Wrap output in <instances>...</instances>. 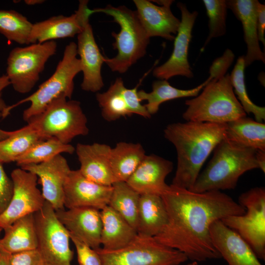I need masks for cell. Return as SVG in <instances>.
<instances>
[{"label": "cell", "mask_w": 265, "mask_h": 265, "mask_svg": "<svg viewBox=\"0 0 265 265\" xmlns=\"http://www.w3.org/2000/svg\"><path fill=\"white\" fill-rule=\"evenodd\" d=\"M161 196L167 222L154 238L191 262L221 258L212 243L210 227L215 221L243 214L245 209L221 191L195 192L170 185Z\"/></svg>", "instance_id": "6da1fadb"}, {"label": "cell", "mask_w": 265, "mask_h": 265, "mask_svg": "<svg viewBox=\"0 0 265 265\" xmlns=\"http://www.w3.org/2000/svg\"><path fill=\"white\" fill-rule=\"evenodd\" d=\"M226 124L186 121L168 125L164 137L175 147L177 165L171 185L191 190L211 153L225 137Z\"/></svg>", "instance_id": "7a4b0ae2"}, {"label": "cell", "mask_w": 265, "mask_h": 265, "mask_svg": "<svg viewBox=\"0 0 265 265\" xmlns=\"http://www.w3.org/2000/svg\"><path fill=\"white\" fill-rule=\"evenodd\" d=\"M256 151L224 138L214 148L212 158L199 174L191 191L204 192L235 188L241 175L259 169Z\"/></svg>", "instance_id": "3957f363"}, {"label": "cell", "mask_w": 265, "mask_h": 265, "mask_svg": "<svg viewBox=\"0 0 265 265\" xmlns=\"http://www.w3.org/2000/svg\"><path fill=\"white\" fill-rule=\"evenodd\" d=\"M185 104L187 108L182 116L186 121L224 124L246 116L234 93L229 74L212 80Z\"/></svg>", "instance_id": "277c9868"}, {"label": "cell", "mask_w": 265, "mask_h": 265, "mask_svg": "<svg viewBox=\"0 0 265 265\" xmlns=\"http://www.w3.org/2000/svg\"><path fill=\"white\" fill-rule=\"evenodd\" d=\"M93 13L102 12L113 18L114 22L120 27L118 33L112 32L115 39L112 46L117 51L112 58L104 57L106 63L113 72L123 74L144 56L150 38L143 28L135 11L125 6L114 7L110 5L105 8L92 9Z\"/></svg>", "instance_id": "5b68a950"}, {"label": "cell", "mask_w": 265, "mask_h": 265, "mask_svg": "<svg viewBox=\"0 0 265 265\" xmlns=\"http://www.w3.org/2000/svg\"><path fill=\"white\" fill-rule=\"evenodd\" d=\"M77 55V44L71 42L66 46L62 58L53 74L32 94L8 106L9 112L23 103L30 102L29 106L23 114V119L27 122L42 112L54 100L60 97L71 99L74 89V78L81 72L80 61Z\"/></svg>", "instance_id": "8992f818"}, {"label": "cell", "mask_w": 265, "mask_h": 265, "mask_svg": "<svg viewBox=\"0 0 265 265\" xmlns=\"http://www.w3.org/2000/svg\"><path fill=\"white\" fill-rule=\"evenodd\" d=\"M65 97L53 101L39 114L28 122L44 139L55 138L64 144L89 133L87 119L80 103Z\"/></svg>", "instance_id": "52a82bcc"}, {"label": "cell", "mask_w": 265, "mask_h": 265, "mask_svg": "<svg viewBox=\"0 0 265 265\" xmlns=\"http://www.w3.org/2000/svg\"><path fill=\"white\" fill-rule=\"evenodd\" d=\"M101 265H180L188 259L183 253L166 246L154 237L138 234L127 245L116 250H96Z\"/></svg>", "instance_id": "ba28073f"}, {"label": "cell", "mask_w": 265, "mask_h": 265, "mask_svg": "<svg viewBox=\"0 0 265 265\" xmlns=\"http://www.w3.org/2000/svg\"><path fill=\"white\" fill-rule=\"evenodd\" d=\"M57 47L56 42L53 40L16 47L10 52L5 75L15 91L26 94L32 89Z\"/></svg>", "instance_id": "9c48e42d"}, {"label": "cell", "mask_w": 265, "mask_h": 265, "mask_svg": "<svg viewBox=\"0 0 265 265\" xmlns=\"http://www.w3.org/2000/svg\"><path fill=\"white\" fill-rule=\"evenodd\" d=\"M245 210L221 221L250 245L259 259L265 260V188L255 187L243 192L238 202Z\"/></svg>", "instance_id": "30bf717a"}, {"label": "cell", "mask_w": 265, "mask_h": 265, "mask_svg": "<svg viewBox=\"0 0 265 265\" xmlns=\"http://www.w3.org/2000/svg\"><path fill=\"white\" fill-rule=\"evenodd\" d=\"M38 238L37 249L45 265H71L74 252L69 231L57 219L52 205L45 201L34 213Z\"/></svg>", "instance_id": "8fae6325"}, {"label": "cell", "mask_w": 265, "mask_h": 265, "mask_svg": "<svg viewBox=\"0 0 265 265\" xmlns=\"http://www.w3.org/2000/svg\"><path fill=\"white\" fill-rule=\"evenodd\" d=\"M13 192L9 204L0 214V228L10 226L18 219L40 211L45 202L37 188V176L21 168L11 174Z\"/></svg>", "instance_id": "7c38bea8"}, {"label": "cell", "mask_w": 265, "mask_h": 265, "mask_svg": "<svg viewBox=\"0 0 265 265\" xmlns=\"http://www.w3.org/2000/svg\"><path fill=\"white\" fill-rule=\"evenodd\" d=\"M181 13V20L176 36L174 40L173 52L169 59L163 64L155 68L153 76L159 79L167 80L176 76L187 78L193 77V74L188 60L189 43L192 37V28L198 16V12H190L186 5L177 3Z\"/></svg>", "instance_id": "4fadbf2b"}, {"label": "cell", "mask_w": 265, "mask_h": 265, "mask_svg": "<svg viewBox=\"0 0 265 265\" xmlns=\"http://www.w3.org/2000/svg\"><path fill=\"white\" fill-rule=\"evenodd\" d=\"M78 9L70 16L58 15L33 24L30 43H42L55 39L73 37L78 35L89 23L92 9L88 1H79Z\"/></svg>", "instance_id": "5bb4252c"}, {"label": "cell", "mask_w": 265, "mask_h": 265, "mask_svg": "<svg viewBox=\"0 0 265 265\" xmlns=\"http://www.w3.org/2000/svg\"><path fill=\"white\" fill-rule=\"evenodd\" d=\"M112 186H105L85 177L79 170H71L64 186V206L68 209L90 207L101 210L108 205Z\"/></svg>", "instance_id": "9a60e30c"}, {"label": "cell", "mask_w": 265, "mask_h": 265, "mask_svg": "<svg viewBox=\"0 0 265 265\" xmlns=\"http://www.w3.org/2000/svg\"><path fill=\"white\" fill-rule=\"evenodd\" d=\"M133 2L138 18L150 38L158 36L169 41L174 40L180 21L171 10L173 0H133Z\"/></svg>", "instance_id": "2e32d148"}, {"label": "cell", "mask_w": 265, "mask_h": 265, "mask_svg": "<svg viewBox=\"0 0 265 265\" xmlns=\"http://www.w3.org/2000/svg\"><path fill=\"white\" fill-rule=\"evenodd\" d=\"M39 177L42 194L55 211L64 210V186L71 170L66 159L59 154L47 161L21 167Z\"/></svg>", "instance_id": "e0dca14e"}, {"label": "cell", "mask_w": 265, "mask_h": 265, "mask_svg": "<svg viewBox=\"0 0 265 265\" xmlns=\"http://www.w3.org/2000/svg\"><path fill=\"white\" fill-rule=\"evenodd\" d=\"M173 169V163L154 154L146 155L127 183L140 195H161L169 187L166 177Z\"/></svg>", "instance_id": "ac0fdd59"}, {"label": "cell", "mask_w": 265, "mask_h": 265, "mask_svg": "<svg viewBox=\"0 0 265 265\" xmlns=\"http://www.w3.org/2000/svg\"><path fill=\"white\" fill-rule=\"evenodd\" d=\"M55 212L58 220L69 232L95 250L101 247L102 222L100 210L79 207Z\"/></svg>", "instance_id": "d6986e66"}, {"label": "cell", "mask_w": 265, "mask_h": 265, "mask_svg": "<svg viewBox=\"0 0 265 265\" xmlns=\"http://www.w3.org/2000/svg\"><path fill=\"white\" fill-rule=\"evenodd\" d=\"M212 243L228 265H263L247 242L220 220L210 227Z\"/></svg>", "instance_id": "ffe728a7"}, {"label": "cell", "mask_w": 265, "mask_h": 265, "mask_svg": "<svg viewBox=\"0 0 265 265\" xmlns=\"http://www.w3.org/2000/svg\"><path fill=\"white\" fill-rule=\"evenodd\" d=\"M77 39V53L83 76L81 88L86 91L97 92L104 86L101 69L105 56L96 42L89 22L78 35Z\"/></svg>", "instance_id": "44dd1931"}, {"label": "cell", "mask_w": 265, "mask_h": 265, "mask_svg": "<svg viewBox=\"0 0 265 265\" xmlns=\"http://www.w3.org/2000/svg\"><path fill=\"white\" fill-rule=\"evenodd\" d=\"M111 147L106 144L78 143L75 151L80 163V172L96 183L112 186L117 182L110 164Z\"/></svg>", "instance_id": "7402d4cb"}, {"label": "cell", "mask_w": 265, "mask_h": 265, "mask_svg": "<svg viewBox=\"0 0 265 265\" xmlns=\"http://www.w3.org/2000/svg\"><path fill=\"white\" fill-rule=\"evenodd\" d=\"M259 2L257 0H226L227 8L233 12L242 24L243 38L247 47V53L244 55L245 67L255 61L265 62V54L259 45L257 28Z\"/></svg>", "instance_id": "603a6c76"}, {"label": "cell", "mask_w": 265, "mask_h": 265, "mask_svg": "<svg viewBox=\"0 0 265 265\" xmlns=\"http://www.w3.org/2000/svg\"><path fill=\"white\" fill-rule=\"evenodd\" d=\"M102 222L101 248L105 250L121 248L138 235L135 229L109 206L100 210Z\"/></svg>", "instance_id": "cb8c5ba5"}, {"label": "cell", "mask_w": 265, "mask_h": 265, "mask_svg": "<svg viewBox=\"0 0 265 265\" xmlns=\"http://www.w3.org/2000/svg\"><path fill=\"white\" fill-rule=\"evenodd\" d=\"M0 249L13 254L36 249L38 238L34 213L20 218L3 229Z\"/></svg>", "instance_id": "d4e9b609"}, {"label": "cell", "mask_w": 265, "mask_h": 265, "mask_svg": "<svg viewBox=\"0 0 265 265\" xmlns=\"http://www.w3.org/2000/svg\"><path fill=\"white\" fill-rule=\"evenodd\" d=\"M167 222V213L161 196L141 194L139 198L137 232L138 235L155 237Z\"/></svg>", "instance_id": "484cf974"}, {"label": "cell", "mask_w": 265, "mask_h": 265, "mask_svg": "<svg viewBox=\"0 0 265 265\" xmlns=\"http://www.w3.org/2000/svg\"><path fill=\"white\" fill-rule=\"evenodd\" d=\"M224 138L238 145L265 151V124L246 117L226 124Z\"/></svg>", "instance_id": "4316f807"}, {"label": "cell", "mask_w": 265, "mask_h": 265, "mask_svg": "<svg viewBox=\"0 0 265 265\" xmlns=\"http://www.w3.org/2000/svg\"><path fill=\"white\" fill-rule=\"evenodd\" d=\"M212 80V78L209 76L202 83L189 89H179L171 86L166 80H159L153 82L152 91L147 92L141 90L137 91V95L141 102H147L144 106L152 115L158 111L160 105L164 102L178 98L197 96Z\"/></svg>", "instance_id": "83f0119b"}, {"label": "cell", "mask_w": 265, "mask_h": 265, "mask_svg": "<svg viewBox=\"0 0 265 265\" xmlns=\"http://www.w3.org/2000/svg\"><path fill=\"white\" fill-rule=\"evenodd\" d=\"M145 156L139 143L120 142L111 148L110 164L116 181L126 182Z\"/></svg>", "instance_id": "f1b7e54d"}, {"label": "cell", "mask_w": 265, "mask_h": 265, "mask_svg": "<svg viewBox=\"0 0 265 265\" xmlns=\"http://www.w3.org/2000/svg\"><path fill=\"white\" fill-rule=\"evenodd\" d=\"M112 187L108 205L137 231L140 195L126 182H115L112 184Z\"/></svg>", "instance_id": "f546056e"}, {"label": "cell", "mask_w": 265, "mask_h": 265, "mask_svg": "<svg viewBox=\"0 0 265 265\" xmlns=\"http://www.w3.org/2000/svg\"><path fill=\"white\" fill-rule=\"evenodd\" d=\"M45 140L28 124L16 131L7 138L0 141V162L16 161L33 146Z\"/></svg>", "instance_id": "4dcf8cb0"}, {"label": "cell", "mask_w": 265, "mask_h": 265, "mask_svg": "<svg viewBox=\"0 0 265 265\" xmlns=\"http://www.w3.org/2000/svg\"><path fill=\"white\" fill-rule=\"evenodd\" d=\"M125 87L122 79L118 78L106 92L96 94V100L105 120L113 121L132 115L123 96Z\"/></svg>", "instance_id": "1f68e13d"}, {"label": "cell", "mask_w": 265, "mask_h": 265, "mask_svg": "<svg viewBox=\"0 0 265 265\" xmlns=\"http://www.w3.org/2000/svg\"><path fill=\"white\" fill-rule=\"evenodd\" d=\"M33 24L14 10L0 9V33L8 40L28 45Z\"/></svg>", "instance_id": "d6a6232c"}, {"label": "cell", "mask_w": 265, "mask_h": 265, "mask_svg": "<svg viewBox=\"0 0 265 265\" xmlns=\"http://www.w3.org/2000/svg\"><path fill=\"white\" fill-rule=\"evenodd\" d=\"M75 151V148L71 144H64L55 138H50L33 146L15 162L20 167L38 164L49 160L61 153L72 154Z\"/></svg>", "instance_id": "836d02e7"}, {"label": "cell", "mask_w": 265, "mask_h": 265, "mask_svg": "<svg viewBox=\"0 0 265 265\" xmlns=\"http://www.w3.org/2000/svg\"><path fill=\"white\" fill-rule=\"evenodd\" d=\"M245 68L244 55L239 56L230 74L233 90L245 112L252 113L256 121L263 123L265 120V108L256 105L249 98L245 83Z\"/></svg>", "instance_id": "e575fe53"}, {"label": "cell", "mask_w": 265, "mask_h": 265, "mask_svg": "<svg viewBox=\"0 0 265 265\" xmlns=\"http://www.w3.org/2000/svg\"><path fill=\"white\" fill-rule=\"evenodd\" d=\"M209 18V34L201 50L214 38L226 33L227 6L225 0H203Z\"/></svg>", "instance_id": "d590c367"}, {"label": "cell", "mask_w": 265, "mask_h": 265, "mask_svg": "<svg viewBox=\"0 0 265 265\" xmlns=\"http://www.w3.org/2000/svg\"><path fill=\"white\" fill-rule=\"evenodd\" d=\"M70 239L75 245L80 265H101L100 257L95 250L69 232Z\"/></svg>", "instance_id": "8d00e7d4"}, {"label": "cell", "mask_w": 265, "mask_h": 265, "mask_svg": "<svg viewBox=\"0 0 265 265\" xmlns=\"http://www.w3.org/2000/svg\"><path fill=\"white\" fill-rule=\"evenodd\" d=\"M123 94L128 108L132 114H137L145 118H149L151 117L144 105L141 104L138 98L137 86L132 89H128L125 87L123 90Z\"/></svg>", "instance_id": "74e56055"}, {"label": "cell", "mask_w": 265, "mask_h": 265, "mask_svg": "<svg viewBox=\"0 0 265 265\" xmlns=\"http://www.w3.org/2000/svg\"><path fill=\"white\" fill-rule=\"evenodd\" d=\"M235 58L233 52L226 49L222 56L215 59L210 68V76L213 79L219 78L226 74Z\"/></svg>", "instance_id": "f35d334b"}, {"label": "cell", "mask_w": 265, "mask_h": 265, "mask_svg": "<svg viewBox=\"0 0 265 265\" xmlns=\"http://www.w3.org/2000/svg\"><path fill=\"white\" fill-rule=\"evenodd\" d=\"M13 184L0 162V214L7 208L12 196Z\"/></svg>", "instance_id": "ab89813d"}, {"label": "cell", "mask_w": 265, "mask_h": 265, "mask_svg": "<svg viewBox=\"0 0 265 265\" xmlns=\"http://www.w3.org/2000/svg\"><path fill=\"white\" fill-rule=\"evenodd\" d=\"M10 261V265H45L37 249L11 254Z\"/></svg>", "instance_id": "60d3db41"}, {"label": "cell", "mask_w": 265, "mask_h": 265, "mask_svg": "<svg viewBox=\"0 0 265 265\" xmlns=\"http://www.w3.org/2000/svg\"><path fill=\"white\" fill-rule=\"evenodd\" d=\"M257 28L259 42L265 46V5L259 2L258 7Z\"/></svg>", "instance_id": "b9f144b4"}, {"label": "cell", "mask_w": 265, "mask_h": 265, "mask_svg": "<svg viewBox=\"0 0 265 265\" xmlns=\"http://www.w3.org/2000/svg\"><path fill=\"white\" fill-rule=\"evenodd\" d=\"M10 85L9 80L5 75L0 76V119L5 118L10 113L9 106L6 105L2 97V91Z\"/></svg>", "instance_id": "7bdbcfd3"}, {"label": "cell", "mask_w": 265, "mask_h": 265, "mask_svg": "<svg viewBox=\"0 0 265 265\" xmlns=\"http://www.w3.org/2000/svg\"><path fill=\"white\" fill-rule=\"evenodd\" d=\"M256 159L259 169L265 172V151L258 150L256 153Z\"/></svg>", "instance_id": "ee69618b"}, {"label": "cell", "mask_w": 265, "mask_h": 265, "mask_svg": "<svg viewBox=\"0 0 265 265\" xmlns=\"http://www.w3.org/2000/svg\"><path fill=\"white\" fill-rule=\"evenodd\" d=\"M11 254L0 249V265H10Z\"/></svg>", "instance_id": "f6af8a7d"}, {"label": "cell", "mask_w": 265, "mask_h": 265, "mask_svg": "<svg viewBox=\"0 0 265 265\" xmlns=\"http://www.w3.org/2000/svg\"><path fill=\"white\" fill-rule=\"evenodd\" d=\"M14 132V131H7L0 129V141L4 140L12 135Z\"/></svg>", "instance_id": "bcb514c9"}, {"label": "cell", "mask_w": 265, "mask_h": 265, "mask_svg": "<svg viewBox=\"0 0 265 265\" xmlns=\"http://www.w3.org/2000/svg\"><path fill=\"white\" fill-rule=\"evenodd\" d=\"M25 3L28 5H34L38 4H41L44 2L45 0H26L24 1Z\"/></svg>", "instance_id": "7dc6e473"}, {"label": "cell", "mask_w": 265, "mask_h": 265, "mask_svg": "<svg viewBox=\"0 0 265 265\" xmlns=\"http://www.w3.org/2000/svg\"><path fill=\"white\" fill-rule=\"evenodd\" d=\"M198 263L196 262H191V263H188L185 265H198Z\"/></svg>", "instance_id": "c3c4849f"}, {"label": "cell", "mask_w": 265, "mask_h": 265, "mask_svg": "<svg viewBox=\"0 0 265 265\" xmlns=\"http://www.w3.org/2000/svg\"><path fill=\"white\" fill-rule=\"evenodd\" d=\"M2 229L1 228H0V234H1V231H2Z\"/></svg>", "instance_id": "681fc988"}]
</instances>
